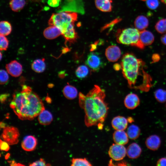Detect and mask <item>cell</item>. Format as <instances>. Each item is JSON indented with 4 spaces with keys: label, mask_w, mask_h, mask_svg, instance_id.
Listing matches in <instances>:
<instances>
[{
    "label": "cell",
    "mask_w": 166,
    "mask_h": 166,
    "mask_svg": "<svg viewBox=\"0 0 166 166\" xmlns=\"http://www.w3.org/2000/svg\"><path fill=\"white\" fill-rule=\"evenodd\" d=\"M105 97L104 90L97 85L86 95L79 93V104L85 112L84 121L87 127L97 125L100 129L103 128L109 109Z\"/></svg>",
    "instance_id": "1"
},
{
    "label": "cell",
    "mask_w": 166,
    "mask_h": 166,
    "mask_svg": "<svg viewBox=\"0 0 166 166\" xmlns=\"http://www.w3.org/2000/svg\"><path fill=\"white\" fill-rule=\"evenodd\" d=\"M121 65L123 75L130 88L146 92L150 90L152 79L145 70V63L142 60L127 53L123 56Z\"/></svg>",
    "instance_id": "2"
},
{
    "label": "cell",
    "mask_w": 166,
    "mask_h": 166,
    "mask_svg": "<svg viewBox=\"0 0 166 166\" xmlns=\"http://www.w3.org/2000/svg\"><path fill=\"white\" fill-rule=\"evenodd\" d=\"M18 118L21 120H32L45 109L43 102L31 88L26 85L22 90L14 93L10 104Z\"/></svg>",
    "instance_id": "3"
},
{
    "label": "cell",
    "mask_w": 166,
    "mask_h": 166,
    "mask_svg": "<svg viewBox=\"0 0 166 166\" xmlns=\"http://www.w3.org/2000/svg\"><path fill=\"white\" fill-rule=\"evenodd\" d=\"M77 14L76 12L64 11L53 14L49 19V26H55L61 30L62 35L66 31L70 25L76 21Z\"/></svg>",
    "instance_id": "4"
},
{
    "label": "cell",
    "mask_w": 166,
    "mask_h": 166,
    "mask_svg": "<svg viewBox=\"0 0 166 166\" xmlns=\"http://www.w3.org/2000/svg\"><path fill=\"white\" fill-rule=\"evenodd\" d=\"M140 31L136 28H129L119 31L117 35L119 43L143 49L144 47L140 41Z\"/></svg>",
    "instance_id": "5"
},
{
    "label": "cell",
    "mask_w": 166,
    "mask_h": 166,
    "mask_svg": "<svg viewBox=\"0 0 166 166\" xmlns=\"http://www.w3.org/2000/svg\"><path fill=\"white\" fill-rule=\"evenodd\" d=\"M3 140L9 145H14L18 142L19 133L18 129L13 126L6 127L4 128L2 134Z\"/></svg>",
    "instance_id": "6"
},
{
    "label": "cell",
    "mask_w": 166,
    "mask_h": 166,
    "mask_svg": "<svg viewBox=\"0 0 166 166\" xmlns=\"http://www.w3.org/2000/svg\"><path fill=\"white\" fill-rule=\"evenodd\" d=\"M85 64L92 70L97 71L103 66L104 63L101 57L97 52H91L88 55Z\"/></svg>",
    "instance_id": "7"
},
{
    "label": "cell",
    "mask_w": 166,
    "mask_h": 166,
    "mask_svg": "<svg viewBox=\"0 0 166 166\" xmlns=\"http://www.w3.org/2000/svg\"><path fill=\"white\" fill-rule=\"evenodd\" d=\"M110 157L113 160L119 161L122 160L126 154V149L123 145L113 144L108 151Z\"/></svg>",
    "instance_id": "8"
},
{
    "label": "cell",
    "mask_w": 166,
    "mask_h": 166,
    "mask_svg": "<svg viewBox=\"0 0 166 166\" xmlns=\"http://www.w3.org/2000/svg\"><path fill=\"white\" fill-rule=\"evenodd\" d=\"M64 11H70L83 14L85 13L84 0H65Z\"/></svg>",
    "instance_id": "9"
},
{
    "label": "cell",
    "mask_w": 166,
    "mask_h": 166,
    "mask_svg": "<svg viewBox=\"0 0 166 166\" xmlns=\"http://www.w3.org/2000/svg\"><path fill=\"white\" fill-rule=\"evenodd\" d=\"M121 55V50L117 45L109 46L106 49L105 55L107 59L110 61H117L120 58Z\"/></svg>",
    "instance_id": "10"
},
{
    "label": "cell",
    "mask_w": 166,
    "mask_h": 166,
    "mask_svg": "<svg viewBox=\"0 0 166 166\" xmlns=\"http://www.w3.org/2000/svg\"><path fill=\"white\" fill-rule=\"evenodd\" d=\"M6 69L8 73L14 77L20 76L22 72V65L16 60H13L7 64Z\"/></svg>",
    "instance_id": "11"
},
{
    "label": "cell",
    "mask_w": 166,
    "mask_h": 166,
    "mask_svg": "<svg viewBox=\"0 0 166 166\" xmlns=\"http://www.w3.org/2000/svg\"><path fill=\"white\" fill-rule=\"evenodd\" d=\"M124 103L127 108L133 109L136 108L139 105L140 100L136 94L130 93L126 96L124 99Z\"/></svg>",
    "instance_id": "12"
},
{
    "label": "cell",
    "mask_w": 166,
    "mask_h": 166,
    "mask_svg": "<svg viewBox=\"0 0 166 166\" xmlns=\"http://www.w3.org/2000/svg\"><path fill=\"white\" fill-rule=\"evenodd\" d=\"M37 144L36 139L31 135L26 136L23 139L21 144L22 149L27 151H30L34 150Z\"/></svg>",
    "instance_id": "13"
},
{
    "label": "cell",
    "mask_w": 166,
    "mask_h": 166,
    "mask_svg": "<svg viewBox=\"0 0 166 166\" xmlns=\"http://www.w3.org/2000/svg\"><path fill=\"white\" fill-rule=\"evenodd\" d=\"M74 23L71 24L65 32L62 35L65 40V43L69 42L70 43H73L78 38L74 28Z\"/></svg>",
    "instance_id": "14"
},
{
    "label": "cell",
    "mask_w": 166,
    "mask_h": 166,
    "mask_svg": "<svg viewBox=\"0 0 166 166\" xmlns=\"http://www.w3.org/2000/svg\"><path fill=\"white\" fill-rule=\"evenodd\" d=\"M128 121L124 117L117 116L114 117L111 122L113 127L116 130H124L127 127Z\"/></svg>",
    "instance_id": "15"
},
{
    "label": "cell",
    "mask_w": 166,
    "mask_h": 166,
    "mask_svg": "<svg viewBox=\"0 0 166 166\" xmlns=\"http://www.w3.org/2000/svg\"><path fill=\"white\" fill-rule=\"evenodd\" d=\"M49 26L44 30L43 32L45 38L53 39L62 35L61 31L57 27L54 25Z\"/></svg>",
    "instance_id": "16"
},
{
    "label": "cell",
    "mask_w": 166,
    "mask_h": 166,
    "mask_svg": "<svg viewBox=\"0 0 166 166\" xmlns=\"http://www.w3.org/2000/svg\"><path fill=\"white\" fill-rule=\"evenodd\" d=\"M145 143L148 148L150 150L155 151L160 147L161 144V140L158 136L153 135L147 138Z\"/></svg>",
    "instance_id": "17"
},
{
    "label": "cell",
    "mask_w": 166,
    "mask_h": 166,
    "mask_svg": "<svg viewBox=\"0 0 166 166\" xmlns=\"http://www.w3.org/2000/svg\"><path fill=\"white\" fill-rule=\"evenodd\" d=\"M141 152V149L139 145L136 143H133L127 147L126 154L129 158L135 159L140 156Z\"/></svg>",
    "instance_id": "18"
},
{
    "label": "cell",
    "mask_w": 166,
    "mask_h": 166,
    "mask_svg": "<svg viewBox=\"0 0 166 166\" xmlns=\"http://www.w3.org/2000/svg\"><path fill=\"white\" fill-rule=\"evenodd\" d=\"M154 40V35L150 31L145 30L140 31V41L144 47L151 45Z\"/></svg>",
    "instance_id": "19"
},
{
    "label": "cell",
    "mask_w": 166,
    "mask_h": 166,
    "mask_svg": "<svg viewBox=\"0 0 166 166\" xmlns=\"http://www.w3.org/2000/svg\"><path fill=\"white\" fill-rule=\"evenodd\" d=\"M127 133L124 130H116L113 133V140L116 144L124 145L128 142Z\"/></svg>",
    "instance_id": "20"
},
{
    "label": "cell",
    "mask_w": 166,
    "mask_h": 166,
    "mask_svg": "<svg viewBox=\"0 0 166 166\" xmlns=\"http://www.w3.org/2000/svg\"><path fill=\"white\" fill-rule=\"evenodd\" d=\"M134 24L135 28L140 31L145 30L149 24L148 18L144 15H140L136 18Z\"/></svg>",
    "instance_id": "21"
},
{
    "label": "cell",
    "mask_w": 166,
    "mask_h": 166,
    "mask_svg": "<svg viewBox=\"0 0 166 166\" xmlns=\"http://www.w3.org/2000/svg\"><path fill=\"white\" fill-rule=\"evenodd\" d=\"M38 119L40 124L47 125L51 122L53 120V117L49 111L44 109L39 114Z\"/></svg>",
    "instance_id": "22"
},
{
    "label": "cell",
    "mask_w": 166,
    "mask_h": 166,
    "mask_svg": "<svg viewBox=\"0 0 166 166\" xmlns=\"http://www.w3.org/2000/svg\"><path fill=\"white\" fill-rule=\"evenodd\" d=\"M111 0H95L96 7L100 10L109 12L112 10Z\"/></svg>",
    "instance_id": "23"
},
{
    "label": "cell",
    "mask_w": 166,
    "mask_h": 166,
    "mask_svg": "<svg viewBox=\"0 0 166 166\" xmlns=\"http://www.w3.org/2000/svg\"><path fill=\"white\" fill-rule=\"evenodd\" d=\"M63 93L64 96L69 100L75 98L77 95V91L76 88L70 85H66L64 88Z\"/></svg>",
    "instance_id": "24"
},
{
    "label": "cell",
    "mask_w": 166,
    "mask_h": 166,
    "mask_svg": "<svg viewBox=\"0 0 166 166\" xmlns=\"http://www.w3.org/2000/svg\"><path fill=\"white\" fill-rule=\"evenodd\" d=\"M44 58L34 60L31 65L32 69L38 73L43 72L45 69L46 65Z\"/></svg>",
    "instance_id": "25"
},
{
    "label": "cell",
    "mask_w": 166,
    "mask_h": 166,
    "mask_svg": "<svg viewBox=\"0 0 166 166\" xmlns=\"http://www.w3.org/2000/svg\"><path fill=\"white\" fill-rule=\"evenodd\" d=\"M140 130L136 125L132 124L128 128L127 133L129 138L131 140H135L140 136Z\"/></svg>",
    "instance_id": "26"
},
{
    "label": "cell",
    "mask_w": 166,
    "mask_h": 166,
    "mask_svg": "<svg viewBox=\"0 0 166 166\" xmlns=\"http://www.w3.org/2000/svg\"><path fill=\"white\" fill-rule=\"evenodd\" d=\"M25 4V0H11L9 3L11 9L15 12H18L22 10Z\"/></svg>",
    "instance_id": "27"
},
{
    "label": "cell",
    "mask_w": 166,
    "mask_h": 166,
    "mask_svg": "<svg viewBox=\"0 0 166 166\" xmlns=\"http://www.w3.org/2000/svg\"><path fill=\"white\" fill-rule=\"evenodd\" d=\"M12 30L10 24L6 21H1L0 23V34L4 36L9 35Z\"/></svg>",
    "instance_id": "28"
},
{
    "label": "cell",
    "mask_w": 166,
    "mask_h": 166,
    "mask_svg": "<svg viewBox=\"0 0 166 166\" xmlns=\"http://www.w3.org/2000/svg\"><path fill=\"white\" fill-rule=\"evenodd\" d=\"M89 70L87 66L82 65L78 66L76 69L75 74L76 76L80 79L85 78L88 75Z\"/></svg>",
    "instance_id": "29"
},
{
    "label": "cell",
    "mask_w": 166,
    "mask_h": 166,
    "mask_svg": "<svg viewBox=\"0 0 166 166\" xmlns=\"http://www.w3.org/2000/svg\"><path fill=\"white\" fill-rule=\"evenodd\" d=\"M154 96L157 101L163 103L166 101V90L162 89H158L154 92Z\"/></svg>",
    "instance_id": "30"
},
{
    "label": "cell",
    "mask_w": 166,
    "mask_h": 166,
    "mask_svg": "<svg viewBox=\"0 0 166 166\" xmlns=\"http://www.w3.org/2000/svg\"><path fill=\"white\" fill-rule=\"evenodd\" d=\"M157 31L161 34L166 33V18L161 19L158 21L155 25Z\"/></svg>",
    "instance_id": "31"
},
{
    "label": "cell",
    "mask_w": 166,
    "mask_h": 166,
    "mask_svg": "<svg viewBox=\"0 0 166 166\" xmlns=\"http://www.w3.org/2000/svg\"><path fill=\"white\" fill-rule=\"evenodd\" d=\"M71 166H91L92 165L85 158H73L72 160Z\"/></svg>",
    "instance_id": "32"
},
{
    "label": "cell",
    "mask_w": 166,
    "mask_h": 166,
    "mask_svg": "<svg viewBox=\"0 0 166 166\" xmlns=\"http://www.w3.org/2000/svg\"><path fill=\"white\" fill-rule=\"evenodd\" d=\"M9 41L5 36L0 34V50H6L7 49Z\"/></svg>",
    "instance_id": "33"
},
{
    "label": "cell",
    "mask_w": 166,
    "mask_h": 166,
    "mask_svg": "<svg viewBox=\"0 0 166 166\" xmlns=\"http://www.w3.org/2000/svg\"><path fill=\"white\" fill-rule=\"evenodd\" d=\"M9 75L6 71L1 69L0 71V82L1 85L6 83L9 80Z\"/></svg>",
    "instance_id": "34"
},
{
    "label": "cell",
    "mask_w": 166,
    "mask_h": 166,
    "mask_svg": "<svg viewBox=\"0 0 166 166\" xmlns=\"http://www.w3.org/2000/svg\"><path fill=\"white\" fill-rule=\"evenodd\" d=\"M146 1L147 6L151 9H156L159 5L158 0H146Z\"/></svg>",
    "instance_id": "35"
},
{
    "label": "cell",
    "mask_w": 166,
    "mask_h": 166,
    "mask_svg": "<svg viewBox=\"0 0 166 166\" xmlns=\"http://www.w3.org/2000/svg\"><path fill=\"white\" fill-rule=\"evenodd\" d=\"M50 165L46 164L45 161L42 158L36 161L29 165L30 166H48Z\"/></svg>",
    "instance_id": "36"
},
{
    "label": "cell",
    "mask_w": 166,
    "mask_h": 166,
    "mask_svg": "<svg viewBox=\"0 0 166 166\" xmlns=\"http://www.w3.org/2000/svg\"><path fill=\"white\" fill-rule=\"evenodd\" d=\"M0 149L1 150L7 151L10 149L9 144L6 142L0 140Z\"/></svg>",
    "instance_id": "37"
},
{
    "label": "cell",
    "mask_w": 166,
    "mask_h": 166,
    "mask_svg": "<svg viewBox=\"0 0 166 166\" xmlns=\"http://www.w3.org/2000/svg\"><path fill=\"white\" fill-rule=\"evenodd\" d=\"M156 165L158 166H166V158L160 159L157 161Z\"/></svg>",
    "instance_id": "38"
},
{
    "label": "cell",
    "mask_w": 166,
    "mask_h": 166,
    "mask_svg": "<svg viewBox=\"0 0 166 166\" xmlns=\"http://www.w3.org/2000/svg\"><path fill=\"white\" fill-rule=\"evenodd\" d=\"M9 94L7 93H4L1 94L0 97V100L1 103H3L5 101L8 97Z\"/></svg>",
    "instance_id": "39"
},
{
    "label": "cell",
    "mask_w": 166,
    "mask_h": 166,
    "mask_svg": "<svg viewBox=\"0 0 166 166\" xmlns=\"http://www.w3.org/2000/svg\"><path fill=\"white\" fill-rule=\"evenodd\" d=\"M161 41L163 44L166 45V33L161 37Z\"/></svg>",
    "instance_id": "40"
},
{
    "label": "cell",
    "mask_w": 166,
    "mask_h": 166,
    "mask_svg": "<svg viewBox=\"0 0 166 166\" xmlns=\"http://www.w3.org/2000/svg\"><path fill=\"white\" fill-rule=\"evenodd\" d=\"M113 68L116 70H119L121 69V65L118 63L115 64L113 65Z\"/></svg>",
    "instance_id": "41"
},
{
    "label": "cell",
    "mask_w": 166,
    "mask_h": 166,
    "mask_svg": "<svg viewBox=\"0 0 166 166\" xmlns=\"http://www.w3.org/2000/svg\"><path fill=\"white\" fill-rule=\"evenodd\" d=\"M127 121L129 123H132L134 121V120L133 118L131 117H128L127 119Z\"/></svg>",
    "instance_id": "42"
},
{
    "label": "cell",
    "mask_w": 166,
    "mask_h": 166,
    "mask_svg": "<svg viewBox=\"0 0 166 166\" xmlns=\"http://www.w3.org/2000/svg\"><path fill=\"white\" fill-rule=\"evenodd\" d=\"M5 124L3 122H1L0 123V127L2 128H4L5 127Z\"/></svg>",
    "instance_id": "43"
},
{
    "label": "cell",
    "mask_w": 166,
    "mask_h": 166,
    "mask_svg": "<svg viewBox=\"0 0 166 166\" xmlns=\"http://www.w3.org/2000/svg\"><path fill=\"white\" fill-rule=\"evenodd\" d=\"M161 2L164 4L166 6V0H161Z\"/></svg>",
    "instance_id": "44"
},
{
    "label": "cell",
    "mask_w": 166,
    "mask_h": 166,
    "mask_svg": "<svg viewBox=\"0 0 166 166\" xmlns=\"http://www.w3.org/2000/svg\"><path fill=\"white\" fill-rule=\"evenodd\" d=\"M1 53V55H0V56H1V58H0V59H1H1H2V54H1V53Z\"/></svg>",
    "instance_id": "45"
},
{
    "label": "cell",
    "mask_w": 166,
    "mask_h": 166,
    "mask_svg": "<svg viewBox=\"0 0 166 166\" xmlns=\"http://www.w3.org/2000/svg\"><path fill=\"white\" fill-rule=\"evenodd\" d=\"M142 1H146V0H140Z\"/></svg>",
    "instance_id": "46"
},
{
    "label": "cell",
    "mask_w": 166,
    "mask_h": 166,
    "mask_svg": "<svg viewBox=\"0 0 166 166\" xmlns=\"http://www.w3.org/2000/svg\"><path fill=\"white\" fill-rule=\"evenodd\" d=\"M165 106H166V103Z\"/></svg>",
    "instance_id": "47"
}]
</instances>
